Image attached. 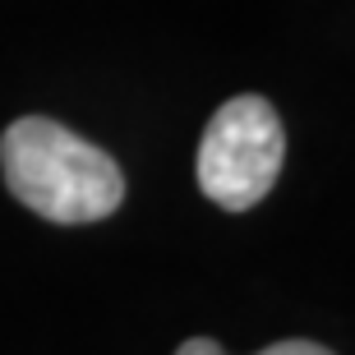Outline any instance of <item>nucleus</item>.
<instances>
[{
  "instance_id": "nucleus-3",
  "label": "nucleus",
  "mask_w": 355,
  "mask_h": 355,
  "mask_svg": "<svg viewBox=\"0 0 355 355\" xmlns=\"http://www.w3.org/2000/svg\"><path fill=\"white\" fill-rule=\"evenodd\" d=\"M259 355H337V351H328V346H318V342H304V337H291V342L263 346Z\"/></svg>"
},
{
  "instance_id": "nucleus-4",
  "label": "nucleus",
  "mask_w": 355,
  "mask_h": 355,
  "mask_svg": "<svg viewBox=\"0 0 355 355\" xmlns=\"http://www.w3.org/2000/svg\"><path fill=\"white\" fill-rule=\"evenodd\" d=\"M175 355H226L222 342H212V337H189V342L175 346Z\"/></svg>"
},
{
  "instance_id": "nucleus-1",
  "label": "nucleus",
  "mask_w": 355,
  "mask_h": 355,
  "mask_svg": "<svg viewBox=\"0 0 355 355\" xmlns=\"http://www.w3.org/2000/svg\"><path fill=\"white\" fill-rule=\"evenodd\" d=\"M0 175L28 212L55 226L102 222L125 203L116 157L46 116H24L0 134Z\"/></svg>"
},
{
  "instance_id": "nucleus-2",
  "label": "nucleus",
  "mask_w": 355,
  "mask_h": 355,
  "mask_svg": "<svg viewBox=\"0 0 355 355\" xmlns=\"http://www.w3.org/2000/svg\"><path fill=\"white\" fill-rule=\"evenodd\" d=\"M286 162V130L268 97H231L217 106V116L203 130L198 144V189L226 212H250L272 194L277 175Z\"/></svg>"
}]
</instances>
